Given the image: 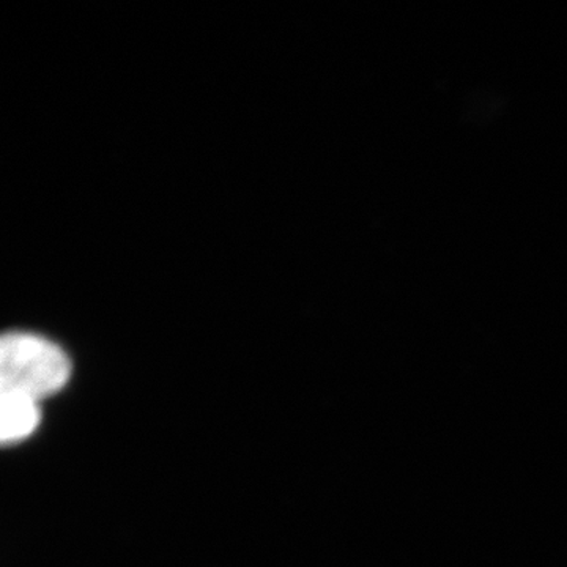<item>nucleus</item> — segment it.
I'll return each mask as SVG.
<instances>
[{
	"label": "nucleus",
	"instance_id": "1",
	"mask_svg": "<svg viewBox=\"0 0 567 567\" xmlns=\"http://www.w3.org/2000/svg\"><path fill=\"white\" fill-rule=\"evenodd\" d=\"M71 364L61 347L31 333H9L0 342V391L40 399L69 382Z\"/></svg>",
	"mask_w": 567,
	"mask_h": 567
},
{
	"label": "nucleus",
	"instance_id": "2",
	"mask_svg": "<svg viewBox=\"0 0 567 567\" xmlns=\"http://www.w3.org/2000/svg\"><path fill=\"white\" fill-rule=\"evenodd\" d=\"M0 413V439L3 445H13L28 439L39 425V402L24 395L2 393Z\"/></svg>",
	"mask_w": 567,
	"mask_h": 567
}]
</instances>
